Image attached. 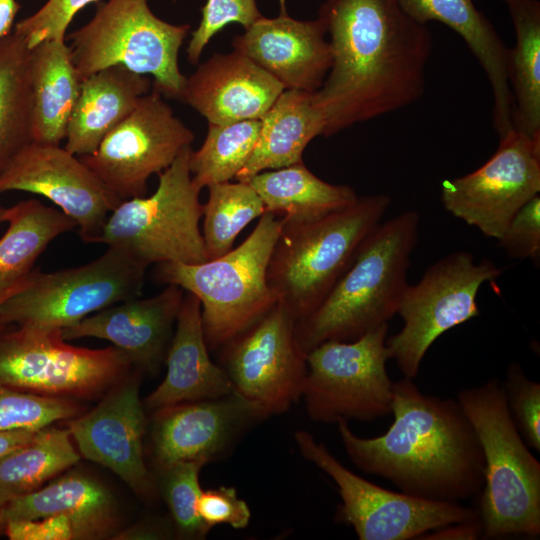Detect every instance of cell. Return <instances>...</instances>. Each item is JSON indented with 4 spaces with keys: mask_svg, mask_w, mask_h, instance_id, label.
<instances>
[{
    "mask_svg": "<svg viewBox=\"0 0 540 540\" xmlns=\"http://www.w3.org/2000/svg\"><path fill=\"white\" fill-rule=\"evenodd\" d=\"M9 296H0V304L7 299ZM5 325L0 324V329L3 328Z\"/></svg>",
    "mask_w": 540,
    "mask_h": 540,
    "instance_id": "cell-49",
    "label": "cell"
},
{
    "mask_svg": "<svg viewBox=\"0 0 540 540\" xmlns=\"http://www.w3.org/2000/svg\"><path fill=\"white\" fill-rule=\"evenodd\" d=\"M295 327L293 315L278 301L220 349L221 366L234 392L267 418L286 412L301 399L307 363Z\"/></svg>",
    "mask_w": 540,
    "mask_h": 540,
    "instance_id": "cell-15",
    "label": "cell"
},
{
    "mask_svg": "<svg viewBox=\"0 0 540 540\" xmlns=\"http://www.w3.org/2000/svg\"><path fill=\"white\" fill-rule=\"evenodd\" d=\"M418 234L414 211L371 230L320 305L296 323V338L306 354L325 341L355 340L397 314Z\"/></svg>",
    "mask_w": 540,
    "mask_h": 540,
    "instance_id": "cell-3",
    "label": "cell"
},
{
    "mask_svg": "<svg viewBox=\"0 0 540 540\" xmlns=\"http://www.w3.org/2000/svg\"><path fill=\"white\" fill-rule=\"evenodd\" d=\"M207 463L202 460L181 461L161 469V489L180 536L203 539L209 529L201 521L197 503L202 492L199 474Z\"/></svg>",
    "mask_w": 540,
    "mask_h": 540,
    "instance_id": "cell-36",
    "label": "cell"
},
{
    "mask_svg": "<svg viewBox=\"0 0 540 540\" xmlns=\"http://www.w3.org/2000/svg\"><path fill=\"white\" fill-rule=\"evenodd\" d=\"M422 24L440 22L456 32L475 56L491 86L493 125L502 137L513 126V99L508 81L509 48L473 0H398Z\"/></svg>",
    "mask_w": 540,
    "mask_h": 540,
    "instance_id": "cell-24",
    "label": "cell"
},
{
    "mask_svg": "<svg viewBox=\"0 0 540 540\" xmlns=\"http://www.w3.org/2000/svg\"><path fill=\"white\" fill-rule=\"evenodd\" d=\"M332 65L313 101L323 136L397 111L425 92L433 37L398 0H324Z\"/></svg>",
    "mask_w": 540,
    "mask_h": 540,
    "instance_id": "cell-1",
    "label": "cell"
},
{
    "mask_svg": "<svg viewBox=\"0 0 540 540\" xmlns=\"http://www.w3.org/2000/svg\"><path fill=\"white\" fill-rule=\"evenodd\" d=\"M41 195L73 219L86 243H97L109 214L123 201L60 144L30 141L0 170V192Z\"/></svg>",
    "mask_w": 540,
    "mask_h": 540,
    "instance_id": "cell-17",
    "label": "cell"
},
{
    "mask_svg": "<svg viewBox=\"0 0 540 540\" xmlns=\"http://www.w3.org/2000/svg\"><path fill=\"white\" fill-rule=\"evenodd\" d=\"M78 405L64 397L24 391L0 384V430L44 429L75 417Z\"/></svg>",
    "mask_w": 540,
    "mask_h": 540,
    "instance_id": "cell-37",
    "label": "cell"
},
{
    "mask_svg": "<svg viewBox=\"0 0 540 540\" xmlns=\"http://www.w3.org/2000/svg\"><path fill=\"white\" fill-rule=\"evenodd\" d=\"M501 1L515 31V46L509 48L508 59L513 126L540 140V2Z\"/></svg>",
    "mask_w": 540,
    "mask_h": 540,
    "instance_id": "cell-31",
    "label": "cell"
},
{
    "mask_svg": "<svg viewBox=\"0 0 540 540\" xmlns=\"http://www.w3.org/2000/svg\"><path fill=\"white\" fill-rule=\"evenodd\" d=\"M147 267L124 251L108 247L87 264L43 273L35 269L26 285L0 304V324L54 330L141 295Z\"/></svg>",
    "mask_w": 540,
    "mask_h": 540,
    "instance_id": "cell-9",
    "label": "cell"
},
{
    "mask_svg": "<svg viewBox=\"0 0 540 540\" xmlns=\"http://www.w3.org/2000/svg\"><path fill=\"white\" fill-rule=\"evenodd\" d=\"M4 328V327H3ZM0 329V384L55 397H90L127 376L134 366L115 346L66 343L61 329Z\"/></svg>",
    "mask_w": 540,
    "mask_h": 540,
    "instance_id": "cell-12",
    "label": "cell"
},
{
    "mask_svg": "<svg viewBox=\"0 0 540 540\" xmlns=\"http://www.w3.org/2000/svg\"><path fill=\"white\" fill-rule=\"evenodd\" d=\"M149 0H108L91 20L69 36L73 63L81 81L110 66L152 76L154 90L179 100L186 76L178 64L190 25L157 17Z\"/></svg>",
    "mask_w": 540,
    "mask_h": 540,
    "instance_id": "cell-7",
    "label": "cell"
},
{
    "mask_svg": "<svg viewBox=\"0 0 540 540\" xmlns=\"http://www.w3.org/2000/svg\"><path fill=\"white\" fill-rule=\"evenodd\" d=\"M19 9L17 0H0V39L12 32Z\"/></svg>",
    "mask_w": 540,
    "mask_h": 540,
    "instance_id": "cell-46",
    "label": "cell"
},
{
    "mask_svg": "<svg viewBox=\"0 0 540 540\" xmlns=\"http://www.w3.org/2000/svg\"><path fill=\"white\" fill-rule=\"evenodd\" d=\"M425 533L419 539L430 540H474L482 538L483 526L480 519L470 522H461L446 525L444 527Z\"/></svg>",
    "mask_w": 540,
    "mask_h": 540,
    "instance_id": "cell-44",
    "label": "cell"
},
{
    "mask_svg": "<svg viewBox=\"0 0 540 540\" xmlns=\"http://www.w3.org/2000/svg\"><path fill=\"white\" fill-rule=\"evenodd\" d=\"M502 272L490 260L476 262L472 253L459 251L431 265L418 283L406 286L397 309L404 325L386 340L390 358L404 377L417 376L438 337L480 314L476 302L480 287Z\"/></svg>",
    "mask_w": 540,
    "mask_h": 540,
    "instance_id": "cell-11",
    "label": "cell"
},
{
    "mask_svg": "<svg viewBox=\"0 0 540 540\" xmlns=\"http://www.w3.org/2000/svg\"><path fill=\"white\" fill-rule=\"evenodd\" d=\"M4 222L7 229L0 238V296H11L26 285L49 243L77 224L37 199L6 208Z\"/></svg>",
    "mask_w": 540,
    "mask_h": 540,
    "instance_id": "cell-29",
    "label": "cell"
},
{
    "mask_svg": "<svg viewBox=\"0 0 540 540\" xmlns=\"http://www.w3.org/2000/svg\"><path fill=\"white\" fill-rule=\"evenodd\" d=\"M61 514L71 518L78 539H101L116 528V504L109 490L88 475L70 473L7 503L0 510V532L10 521Z\"/></svg>",
    "mask_w": 540,
    "mask_h": 540,
    "instance_id": "cell-25",
    "label": "cell"
},
{
    "mask_svg": "<svg viewBox=\"0 0 540 540\" xmlns=\"http://www.w3.org/2000/svg\"><path fill=\"white\" fill-rule=\"evenodd\" d=\"M457 400L480 441L485 469L479 516L483 539L540 535V463L520 435L497 378Z\"/></svg>",
    "mask_w": 540,
    "mask_h": 540,
    "instance_id": "cell-5",
    "label": "cell"
},
{
    "mask_svg": "<svg viewBox=\"0 0 540 540\" xmlns=\"http://www.w3.org/2000/svg\"><path fill=\"white\" fill-rule=\"evenodd\" d=\"M326 29L319 18L298 20L288 14L261 17L232 40L243 54L284 89L317 91L332 65Z\"/></svg>",
    "mask_w": 540,
    "mask_h": 540,
    "instance_id": "cell-20",
    "label": "cell"
},
{
    "mask_svg": "<svg viewBox=\"0 0 540 540\" xmlns=\"http://www.w3.org/2000/svg\"><path fill=\"white\" fill-rule=\"evenodd\" d=\"M165 361V378L145 400L150 411L234 392L225 370L209 356L200 301L192 293H184Z\"/></svg>",
    "mask_w": 540,
    "mask_h": 540,
    "instance_id": "cell-23",
    "label": "cell"
},
{
    "mask_svg": "<svg viewBox=\"0 0 540 540\" xmlns=\"http://www.w3.org/2000/svg\"><path fill=\"white\" fill-rule=\"evenodd\" d=\"M98 0H47L37 11L20 20L14 27L31 49L42 41L65 40L66 31L74 16Z\"/></svg>",
    "mask_w": 540,
    "mask_h": 540,
    "instance_id": "cell-40",
    "label": "cell"
},
{
    "mask_svg": "<svg viewBox=\"0 0 540 540\" xmlns=\"http://www.w3.org/2000/svg\"><path fill=\"white\" fill-rule=\"evenodd\" d=\"M392 392L394 421L383 435L362 438L346 420L337 421L355 466L426 500L460 503L479 495L483 451L459 401L423 394L407 377L393 382Z\"/></svg>",
    "mask_w": 540,
    "mask_h": 540,
    "instance_id": "cell-2",
    "label": "cell"
},
{
    "mask_svg": "<svg viewBox=\"0 0 540 540\" xmlns=\"http://www.w3.org/2000/svg\"><path fill=\"white\" fill-rule=\"evenodd\" d=\"M499 246L513 258L530 259L538 263L540 258V196L529 200L512 217L501 236Z\"/></svg>",
    "mask_w": 540,
    "mask_h": 540,
    "instance_id": "cell-41",
    "label": "cell"
},
{
    "mask_svg": "<svg viewBox=\"0 0 540 540\" xmlns=\"http://www.w3.org/2000/svg\"><path fill=\"white\" fill-rule=\"evenodd\" d=\"M477 170L445 180L441 202L453 216L498 239L529 200L540 192V140L514 127Z\"/></svg>",
    "mask_w": 540,
    "mask_h": 540,
    "instance_id": "cell-16",
    "label": "cell"
},
{
    "mask_svg": "<svg viewBox=\"0 0 540 540\" xmlns=\"http://www.w3.org/2000/svg\"><path fill=\"white\" fill-rule=\"evenodd\" d=\"M248 183L261 199L265 212L284 216L288 222H307L353 204L359 196L348 185L330 184L299 162L266 170Z\"/></svg>",
    "mask_w": 540,
    "mask_h": 540,
    "instance_id": "cell-30",
    "label": "cell"
},
{
    "mask_svg": "<svg viewBox=\"0 0 540 540\" xmlns=\"http://www.w3.org/2000/svg\"><path fill=\"white\" fill-rule=\"evenodd\" d=\"M139 369L115 383L88 413L69 422L80 455L118 475L139 496L152 499L155 483L144 461L146 417Z\"/></svg>",
    "mask_w": 540,
    "mask_h": 540,
    "instance_id": "cell-18",
    "label": "cell"
},
{
    "mask_svg": "<svg viewBox=\"0 0 540 540\" xmlns=\"http://www.w3.org/2000/svg\"><path fill=\"white\" fill-rule=\"evenodd\" d=\"M201 230L208 260L223 256L233 248L240 232L265 213L264 205L248 182H222L207 187Z\"/></svg>",
    "mask_w": 540,
    "mask_h": 540,
    "instance_id": "cell-35",
    "label": "cell"
},
{
    "mask_svg": "<svg viewBox=\"0 0 540 540\" xmlns=\"http://www.w3.org/2000/svg\"><path fill=\"white\" fill-rule=\"evenodd\" d=\"M3 532L11 540L78 539L73 521L62 514L33 520L10 521L5 524Z\"/></svg>",
    "mask_w": 540,
    "mask_h": 540,
    "instance_id": "cell-43",
    "label": "cell"
},
{
    "mask_svg": "<svg viewBox=\"0 0 540 540\" xmlns=\"http://www.w3.org/2000/svg\"><path fill=\"white\" fill-rule=\"evenodd\" d=\"M30 49L13 31L0 39V170L32 141Z\"/></svg>",
    "mask_w": 540,
    "mask_h": 540,
    "instance_id": "cell-33",
    "label": "cell"
},
{
    "mask_svg": "<svg viewBox=\"0 0 540 540\" xmlns=\"http://www.w3.org/2000/svg\"><path fill=\"white\" fill-rule=\"evenodd\" d=\"M387 334L385 323L352 341L322 342L306 354L301 398L310 419L371 421L391 413Z\"/></svg>",
    "mask_w": 540,
    "mask_h": 540,
    "instance_id": "cell-10",
    "label": "cell"
},
{
    "mask_svg": "<svg viewBox=\"0 0 540 540\" xmlns=\"http://www.w3.org/2000/svg\"><path fill=\"white\" fill-rule=\"evenodd\" d=\"M6 207H3L0 205V226L2 223H4V213H5Z\"/></svg>",
    "mask_w": 540,
    "mask_h": 540,
    "instance_id": "cell-48",
    "label": "cell"
},
{
    "mask_svg": "<svg viewBox=\"0 0 540 540\" xmlns=\"http://www.w3.org/2000/svg\"><path fill=\"white\" fill-rule=\"evenodd\" d=\"M154 414L152 456L158 469L181 461L208 464L224 455L250 426L267 418L235 392L179 403Z\"/></svg>",
    "mask_w": 540,
    "mask_h": 540,
    "instance_id": "cell-19",
    "label": "cell"
},
{
    "mask_svg": "<svg viewBox=\"0 0 540 540\" xmlns=\"http://www.w3.org/2000/svg\"><path fill=\"white\" fill-rule=\"evenodd\" d=\"M259 218L250 235L221 257L198 264H156L158 282L177 285L200 301L209 350L223 348L278 302L267 269L285 217L265 212Z\"/></svg>",
    "mask_w": 540,
    "mask_h": 540,
    "instance_id": "cell-4",
    "label": "cell"
},
{
    "mask_svg": "<svg viewBox=\"0 0 540 540\" xmlns=\"http://www.w3.org/2000/svg\"><path fill=\"white\" fill-rule=\"evenodd\" d=\"M313 93L296 89L282 91L260 119L254 150L235 180L248 182L262 171L303 161L306 146L324 132V119L314 104Z\"/></svg>",
    "mask_w": 540,
    "mask_h": 540,
    "instance_id": "cell-27",
    "label": "cell"
},
{
    "mask_svg": "<svg viewBox=\"0 0 540 540\" xmlns=\"http://www.w3.org/2000/svg\"><path fill=\"white\" fill-rule=\"evenodd\" d=\"M184 148L158 174L150 196L123 200L108 216L97 243L118 248L147 268L152 264L208 261L199 226L203 204Z\"/></svg>",
    "mask_w": 540,
    "mask_h": 540,
    "instance_id": "cell-8",
    "label": "cell"
},
{
    "mask_svg": "<svg viewBox=\"0 0 540 540\" xmlns=\"http://www.w3.org/2000/svg\"><path fill=\"white\" fill-rule=\"evenodd\" d=\"M194 134L153 90L81 161L119 198L144 197L147 182L191 146Z\"/></svg>",
    "mask_w": 540,
    "mask_h": 540,
    "instance_id": "cell-14",
    "label": "cell"
},
{
    "mask_svg": "<svg viewBox=\"0 0 540 540\" xmlns=\"http://www.w3.org/2000/svg\"><path fill=\"white\" fill-rule=\"evenodd\" d=\"M280 6V15H286L287 13V0H278Z\"/></svg>",
    "mask_w": 540,
    "mask_h": 540,
    "instance_id": "cell-47",
    "label": "cell"
},
{
    "mask_svg": "<svg viewBox=\"0 0 540 540\" xmlns=\"http://www.w3.org/2000/svg\"><path fill=\"white\" fill-rule=\"evenodd\" d=\"M37 431L0 430V459L30 442Z\"/></svg>",
    "mask_w": 540,
    "mask_h": 540,
    "instance_id": "cell-45",
    "label": "cell"
},
{
    "mask_svg": "<svg viewBox=\"0 0 540 540\" xmlns=\"http://www.w3.org/2000/svg\"><path fill=\"white\" fill-rule=\"evenodd\" d=\"M390 203L387 195H367L312 221L285 218L269 260L267 281L296 323L324 300Z\"/></svg>",
    "mask_w": 540,
    "mask_h": 540,
    "instance_id": "cell-6",
    "label": "cell"
},
{
    "mask_svg": "<svg viewBox=\"0 0 540 540\" xmlns=\"http://www.w3.org/2000/svg\"><path fill=\"white\" fill-rule=\"evenodd\" d=\"M201 11V21L192 32L186 48L187 60L191 64L199 62L209 41L227 24L239 23L248 29L263 17L256 0H207Z\"/></svg>",
    "mask_w": 540,
    "mask_h": 540,
    "instance_id": "cell-38",
    "label": "cell"
},
{
    "mask_svg": "<svg viewBox=\"0 0 540 540\" xmlns=\"http://www.w3.org/2000/svg\"><path fill=\"white\" fill-rule=\"evenodd\" d=\"M511 417L527 445L540 450V384L527 378L522 367L511 363L502 384Z\"/></svg>",
    "mask_w": 540,
    "mask_h": 540,
    "instance_id": "cell-39",
    "label": "cell"
},
{
    "mask_svg": "<svg viewBox=\"0 0 540 540\" xmlns=\"http://www.w3.org/2000/svg\"><path fill=\"white\" fill-rule=\"evenodd\" d=\"M151 86L149 76L121 65L107 67L83 79L64 148L77 156L93 153L150 92Z\"/></svg>",
    "mask_w": 540,
    "mask_h": 540,
    "instance_id": "cell-26",
    "label": "cell"
},
{
    "mask_svg": "<svg viewBox=\"0 0 540 540\" xmlns=\"http://www.w3.org/2000/svg\"><path fill=\"white\" fill-rule=\"evenodd\" d=\"M260 127V120L208 123L203 144L197 151L192 150L189 158L194 185L201 190L235 179L254 150Z\"/></svg>",
    "mask_w": 540,
    "mask_h": 540,
    "instance_id": "cell-34",
    "label": "cell"
},
{
    "mask_svg": "<svg viewBox=\"0 0 540 540\" xmlns=\"http://www.w3.org/2000/svg\"><path fill=\"white\" fill-rule=\"evenodd\" d=\"M197 512L209 530L219 524L244 529L251 518L248 504L237 496L234 487L226 486L202 490L197 503Z\"/></svg>",
    "mask_w": 540,
    "mask_h": 540,
    "instance_id": "cell-42",
    "label": "cell"
},
{
    "mask_svg": "<svg viewBox=\"0 0 540 540\" xmlns=\"http://www.w3.org/2000/svg\"><path fill=\"white\" fill-rule=\"evenodd\" d=\"M149 298L129 299L62 329L64 340L110 341L139 370L155 373L166 357L185 291L174 284Z\"/></svg>",
    "mask_w": 540,
    "mask_h": 540,
    "instance_id": "cell-21",
    "label": "cell"
},
{
    "mask_svg": "<svg viewBox=\"0 0 540 540\" xmlns=\"http://www.w3.org/2000/svg\"><path fill=\"white\" fill-rule=\"evenodd\" d=\"M284 87L243 54L217 53L186 77L180 101L211 124L260 120Z\"/></svg>",
    "mask_w": 540,
    "mask_h": 540,
    "instance_id": "cell-22",
    "label": "cell"
},
{
    "mask_svg": "<svg viewBox=\"0 0 540 540\" xmlns=\"http://www.w3.org/2000/svg\"><path fill=\"white\" fill-rule=\"evenodd\" d=\"M80 460L69 430L44 428L24 446L0 459V510L43 486Z\"/></svg>",
    "mask_w": 540,
    "mask_h": 540,
    "instance_id": "cell-32",
    "label": "cell"
},
{
    "mask_svg": "<svg viewBox=\"0 0 540 540\" xmlns=\"http://www.w3.org/2000/svg\"><path fill=\"white\" fill-rule=\"evenodd\" d=\"M32 140L60 144L77 102L81 79L65 40L42 41L30 49Z\"/></svg>",
    "mask_w": 540,
    "mask_h": 540,
    "instance_id": "cell-28",
    "label": "cell"
},
{
    "mask_svg": "<svg viewBox=\"0 0 540 540\" xmlns=\"http://www.w3.org/2000/svg\"><path fill=\"white\" fill-rule=\"evenodd\" d=\"M302 457L337 485L342 503L337 520L351 525L360 540H409L446 525L480 519L460 503L438 502L394 492L373 484L343 466L305 430L294 433Z\"/></svg>",
    "mask_w": 540,
    "mask_h": 540,
    "instance_id": "cell-13",
    "label": "cell"
}]
</instances>
